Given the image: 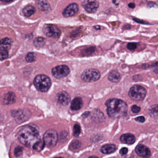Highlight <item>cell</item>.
Segmentation results:
<instances>
[{"mask_svg":"<svg viewBox=\"0 0 158 158\" xmlns=\"http://www.w3.org/2000/svg\"><path fill=\"white\" fill-rule=\"evenodd\" d=\"M19 141L27 148L34 146L40 140L39 130L35 125H29L22 128L18 133Z\"/></svg>","mask_w":158,"mask_h":158,"instance_id":"1","label":"cell"},{"mask_svg":"<svg viewBox=\"0 0 158 158\" xmlns=\"http://www.w3.org/2000/svg\"><path fill=\"white\" fill-rule=\"evenodd\" d=\"M105 105L107 114L111 118H119L124 116L127 113V104L122 100L110 99L106 101Z\"/></svg>","mask_w":158,"mask_h":158,"instance_id":"2","label":"cell"},{"mask_svg":"<svg viewBox=\"0 0 158 158\" xmlns=\"http://www.w3.org/2000/svg\"><path fill=\"white\" fill-rule=\"evenodd\" d=\"M34 84L38 90L44 92L49 89L52 83L48 77L45 75L40 74L35 77Z\"/></svg>","mask_w":158,"mask_h":158,"instance_id":"3","label":"cell"},{"mask_svg":"<svg viewBox=\"0 0 158 158\" xmlns=\"http://www.w3.org/2000/svg\"><path fill=\"white\" fill-rule=\"evenodd\" d=\"M146 94L147 91L145 88L138 85L132 86L128 93L130 98L135 101H141L144 99Z\"/></svg>","mask_w":158,"mask_h":158,"instance_id":"4","label":"cell"},{"mask_svg":"<svg viewBox=\"0 0 158 158\" xmlns=\"http://www.w3.org/2000/svg\"><path fill=\"white\" fill-rule=\"evenodd\" d=\"M100 73L98 70L89 69L85 70L81 75V78L85 82H95L99 79Z\"/></svg>","mask_w":158,"mask_h":158,"instance_id":"5","label":"cell"},{"mask_svg":"<svg viewBox=\"0 0 158 158\" xmlns=\"http://www.w3.org/2000/svg\"><path fill=\"white\" fill-rule=\"evenodd\" d=\"M43 140L46 145L51 147L55 146L58 141L57 132L53 129H49L44 134Z\"/></svg>","mask_w":158,"mask_h":158,"instance_id":"6","label":"cell"},{"mask_svg":"<svg viewBox=\"0 0 158 158\" xmlns=\"http://www.w3.org/2000/svg\"><path fill=\"white\" fill-rule=\"evenodd\" d=\"M43 31L44 34L48 37L57 38L60 35V30L57 27L53 25H45L43 27Z\"/></svg>","mask_w":158,"mask_h":158,"instance_id":"7","label":"cell"},{"mask_svg":"<svg viewBox=\"0 0 158 158\" xmlns=\"http://www.w3.org/2000/svg\"><path fill=\"white\" fill-rule=\"evenodd\" d=\"M52 73L56 78H63L69 74L70 69L66 65H58L52 68Z\"/></svg>","mask_w":158,"mask_h":158,"instance_id":"8","label":"cell"},{"mask_svg":"<svg viewBox=\"0 0 158 158\" xmlns=\"http://www.w3.org/2000/svg\"><path fill=\"white\" fill-rule=\"evenodd\" d=\"M30 117V113L27 110H20L15 113V118L18 123H23Z\"/></svg>","mask_w":158,"mask_h":158,"instance_id":"9","label":"cell"},{"mask_svg":"<svg viewBox=\"0 0 158 158\" xmlns=\"http://www.w3.org/2000/svg\"><path fill=\"white\" fill-rule=\"evenodd\" d=\"M56 100L59 104L63 106H66L70 102L71 98L67 92L62 91L57 94Z\"/></svg>","mask_w":158,"mask_h":158,"instance_id":"10","label":"cell"},{"mask_svg":"<svg viewBox=\"0 0 158 158\" xmlns=\"http://www.w3.org/2000/svg\"><path fill=\"white\" fill-rule=\"evenodd\" d=\"M78 6L76 3H72L68 5L63 11V15L66 17H71L77 13Z\"/></svg>","mask_w":158,"mask_h":158,"instance_id":"11","label":"cell"},{"mask_svg":"<svg viewBox=\"0 0 158 158\" xmlns=\"http://www.w3.org/2000/svg\"><path fill=\"white\" fill-rule=\"evenodd\" d=\"M83 6L87 12L93 13L98 10L99 3L96 1H87L83 2Z\"/></svg>","mask_w":158,"mask_h":158,"instance_id":"12","label":"cell"},{"mask_svg":"<svg viewBox=\"0 0 158 158\" xmlns=\"http://www.w3.org/2000/svg\"><path fill=\"white\" fill-rule=\"evenodd\" d=\"M135 152L138 155L143 158H148L151 155L149 149L146 146L141 144L137 146L135 148Z\"/></svg>","mask_w":158,"mask_h":158,"instance_id":"13","label":"cell"},{"mask_svg":"<svg viewBox=\"0 0 158 158\" xmlns=\"http://www.w3.org/2000/svg\"><path fill=\"white\" fill-rule=\"evenodd\" d=\"M120 141L124 144L131 145L134 144L135 141V138L131 134H125L120 137Z\"/></svg>","mask_w":158,"mask_h":158,"instance_id":"14","label":"cell"},{"mask_svg":"<svg viewBox=\"0 0 158 158\" xmlns=\"http://www.w3.org/2000/svg\"><path fill=\"white\" fill-rule=\"evenodd\" d=\"M16 97L13 92H10L5 94L2 99V102L5 105H11L15 102Z\"/></svg>","mask_w":158,"mask_h":158,"instance_id":"15","label":"cell"},{"mask_svg":"<svg viewBox=\"0 0 158 158\" xmlns=\"http://www.w3.org/2000/svg\"><path fill=\"white\" fill-rule=\"evenodd\" d=\"M83 102L82 99L79 97L75 98L71 103V109L72 110H78L83 107Z\"/></svg>","mask_w":158,"mask_h":158,"instance_id":"16","label":"cell"},{"mask_svg":"<svg viewBox=\"0 0 158 158\" xmlns=\"http://www.w3.org/2000/svg\"><path fill=\"white\" fill-rule=\"evenodd\" d=\"M116 147L115 145L114 144H106L102 147L101 149L102 153L104 154H110L114 152L116 150Z\"/></svg>","mask_w":158,"mask_h":158,"instance_id":"17","label":"cell"},{"mask_svg":"<svg viewBox=\"0 0 158 158\" xmlns=\"http://www.w3.org/2000/svg\"><path fill=\"white\" fill-rule=\"evenodd\" d=\"M121 76L119 72L116 70L111 71L108 76V79L113 83H117L120 81Z\"/></svg>","mask_w":158,"mask_h":158,"instance_id":"18","label":"cell"},{"mask_svg":"<svg viewBox=\"0 0 158 158\" xmlns=\"http://www.w3.org/2000/svg\"><path fill=\"white\" fill-rule=\"evenodd\" d=\"M12 40L9 38H5L1 41V49L8 50L11 46Z\"/></svg>","mask_w":158,"mask_h":158,"instance_id":"19","label":"cell"},{"mask_svg":"<svg viewBox=\"0 0 158 158\" xmlns=\"http://www.w3.org/2000/svg\"><path fill=\"white\" fill-rule=\"evenodd\" d=\"M35 8L34 6L29 5L25 7L23 10V14L25 16L29 17L35 14Z\"/></svg>","mask_w":158,"mask_h":158,"instance_id":"20","label":"cell"},{"mask_svg":"<svg viewBox=\"0 0 158 158\" xmlns=\"http://www.w3.org/2000/svg\"><path fill=\"white\" fill-rule=\"evenodd\" d=\"M37 5H38L40 9L45 11H48L50 10V6L48 2L46 1H40L37 2Z\"/></svg>","mask_w":158,"mask_h":158,"instance_id":"21","label":"cell"},{"mask_svg":"<svg viewBox=\"0 0 158 158\" xmlns=\"http://www.w3.org/2000/svg\"><path fill=\"white\" fill-rule=\"evenodd\" d=\"M45 145L46 144H45L44 140L40 139L34 145L33 147V149L37 151H40L44 148Z\"/></svg>","mask_w":158,"mask_h":158,"instance_id":"22","label":"cell"},{"mask_svg":"<svg viewBox=\"0 0 158 158\" xmlns=\"http://www.w3.org/2000/svg\"><path fill=\"white\" fill-rule=\"evenodd\" d=\"M149 113L150 115L154 117H157L158 116V104H155V105H152L149 110Z\"/></svg>","mask_w":158,"mask_h":158,"instance_id":"23","label":"cell"},{"mask_svg":"<svg viewBox=\"0 0 158 158\" xmlns=\"http://www.w3.org/2000/svg\"><path fill=\"white\" fill-rule=\"evenodd\" d=\"M45 43L44 39L42 37H37L35 39L34 41V44L37 48H41L44 45Z\"/></svg>","mask_w":158,"mask_h":158,"instance_id":"24","label":"cell"},{"mask_svg":"<svg viewBox=\"0 0 158 158\" xmlns=\"http://www.w3.org/2000/svg\"><path fill=\"white\" fill-rule=\"evenodd\" d=\"M104 117L103 113L99 110L94 111L93 118L95 120H101Z\"/></svg>","mask_w":158,"mask_h":158,"instance_id":"25","label":"cell"},{"mask_svg":"<svg viewBox=\"0 0 158 158\" xmlns=\"http://www.w3.org/2000/svg\"><path fill=\"white\" fill-rule=\"evenodd\" d=\"M81 143L78 140H75L73 141L70 145L71 149L73 150L78 149L81 147Z\"/></svg>","mask_w":158,"mask_h":158,"instance_id":"26","label":"cell"},{"mask_svg":"<svg viewBox=\"0 0 158 158\" xmlns=\"http://www.w3.org/2000/svg\"><path fill=\"white\" fill-rule=\"evenodd\" d=\"M26 60L27 62L31 63L35 61V56L33 52H29L26 56Z\"/></svg>","mask_w":158,"mask_h":158,"instance_id":"27","label":"cell"},{"mask_svg":"<svg viewBox=\"0 0 158 158\" xmlns=\"http://www.w3.org/2000/svg\"><path fill=\"white\" fill-rule=\"evenodd\" d=\"M73 130L74 136L77 137L79 135L80 133H81V127H80V125L77 124H76L74 126Z\"/></svg>","mask_w":158,"mask_h":158,"instance_id":"28","label":"cell"},{"mask_svg":"<svg viewBox=\"0 0 158 158\" xmlns=\"http://www.w3.org/2000/svg\"><path fill=\"white\" fill-rule=\"evenodd\" d=\"M9 56L8 50H6L1 49L0 51V59L1 60L7 59Z\"/></svg>","mask_w":158,"mask_h":158,"instance_id":"29","label":"cell"},{"mask_svg":"<svg viewBox=\"0 0 158 158\" xmlns=\"http://www.w3.org/2000/svg\"><path fill=\"white\" fill-rule=\"evenodd\" d=\"M23 151V148L21 146H18L15 149V154L16 157H20L22 155Z\"/></svg>","mask_w":158,"mask_h":158,"instance_id":"30","label":"cell"},{"mask_svg":"<svg viewBox=\"0 0 158 158\" xmlns=\"http://www.w3.org/2000/svg\"><path fill=\"white\" fill-rule=\"evenodd\" d=\"M127 47V48L129 50L134 51L136 48L137 45L136 43L131 42V43H128Z\"/></svg>","mask_w":158,"mask_h":158,"instance_id":"31","label":"cell"},{"mask_svg":"<svg viewBox=\"0 0 158 158\" xmlns=\"http://www.w3.org/2000/svg\"><path fill=\"white\" fill-rule=\"evenodd\" d=\"M140 110V108L137 105H134L131 107V111L134 113H137Z\"/></svg>","mask_w":158,"mask_h":158,"instance_id":"32","label":"cell"},{"mask_svg":"<svg viewBox=\"0 0 158 158\" xmlns=\"http://www.w3.org/2000/svg\"><path fill=\"white\" fill-rule=\"evenodd\" d=\"M128 152V149L127 148H123L120 150V153L121 155H126Z\"/></svg>","mask_w":158,"mask_h":158,"instance_id":"33","label":"cell"},{"mask_svg":"<svg viewBox=\"0 0 158 158\" xmlns=\"http://www.w3.org/2000/svg\"><path fill=\"white\" fill-rule=\"evenodd\" d=\"M135 120L137 122H139V123H144L145 121V118L143 116H139V117L135 118Z\"/></svg>","mask_w":158,"mask_h":158,"instance_id":"34","label":"cell"},{"mask_svg":"<svg viewBox=\"0 0 158 158\" xmlns=\"http://www.w3.org/2000/svg\"><path fill=\"white\" fill-rule=\"evenodd\" d=\"M128 7L130 8H131V9H134L135 7V3H129V4L128 5Z\"/></svg>","mask_w":158,"mask_h":158,"instance_id":"35","label":"cell"},{"mask_svg":"<svg viewBox=\"0 0 158 158\" xmlns=\"http://www.w3.org/2000/svg\"><path fill=\"white\" fill-rule=\"evenodd\" d=\"M1 1L3 2H11V1H2V0Z\"/></svg>","mask_w":158,"mask_h":158,"instance_id":"36","label":"cell"},{"mask_svg":"<svg viewBox=\"0 0 158 158\" xmlns=\"http://www.w3.org/2000/svg\"><path fill=\"white\" fill-rule=\"evenodd\" d=\"M98 158V157H96V156H90V157H89V158Z\"/></svg>","mask_w":158,"mask_h":158,"instance_id":"37","label":"cell"},{"mask_svg":"<svg viewBox=\"0 0 158 158\" xmlns=\"http://www.w3.org/2000/svg\"><path fill=\"white\" fill-rule=\"evenodd\" d=\"M153 65H154V66H158V62L156 63V64H153Z\"/></svg>","mask_w":158,"mask_h":158,"instance_id":"38","label":"cell"},{"mask_svg":"<svg viewBox=\"0 0 158 158\" xmlns=\"http://www.w3.org/2000/svg\"><path fill=\"white\" fill-rule=\"evenodd\" d=\"M63 158V157H56V158Z\"/></svg>","mask_w":158,"mask_h":158,"instance_id":"39","label":"cell"}]
</instances>
